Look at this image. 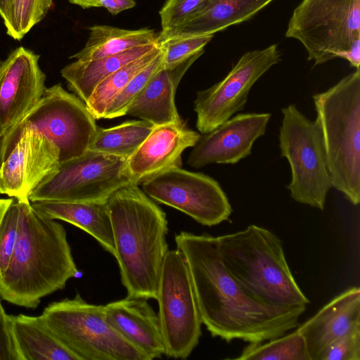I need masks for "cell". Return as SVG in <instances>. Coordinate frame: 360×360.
Returning a JSON list of instances; mask_svg holds the SVG:
<instances>
[{
  "mask_svg": "<svg viewBox=\"0 0 360 360\" xmlns=\"http://www.w3.org/2000/svg\"><path fill=\"white\" fill-rule=\"evenodd\" d=\"M174 239L188 269L202 323L212 336L227 342H260L300 325L307 305L275 306L247 293L225 267L217 237L181 231Z\"/></svg>",
  "mask_w": 360,
  "mask_h": 360,
  "instance_id": "6da1fadb",
  "label": "cell"
},
{
  "mask_svg": "<svg viewBox=\"0 0 360 360\" xmlns=\"http://www.w3.org/2000/svg\"><path fill=\"white\" fill-rule=\"evenodd\" d=\"M18 200V238L0 278V297L13 304L35 309L41 298L64 288L78 269L63 226L37 211L29 200Z\"/></svg>",
  "mask_w": 360,
  "mask_h": 360,
  "instance_id": "7a4b0ae2",
  "label": "cell"
},
{
  "mask_svg": "<svg viewBox=\"0 0 360 360\" xmlns=\"http://www.w3.org/2000/svg\"><path fill=\"white\" fill-rule=\"evenodd\" d=\"M105 203L111 219L114 257L127 297L156 300L169 250L166 214L133 183L115 191Z\"/></svg>",
  "mask_w": 360,
  "mask_h": 360,
  "instance_id": "3957f363",
  "label": "cell"
},
{
  "mask_svg": "<svg viewBox=\"0 0 360 360\" xmlns=\"http://www.w3.org/2000/svg\"><path fill=\"white\" fill-rule=\"evenodd\" d=\"M217 238L225 267L247 293L275 306L310 302L291 272L282 241L273 232L250 224Z\"/></svg>",
  "mask_w": 360,
  "mask_h": 360,
  "instance_id": "277c9868",
  "label": "cell"
},
{
  "mask_svg": "<svg viewBox=\"0 0 360 360\" xmlns=\"http://www.w3.org/2000/svg\"><path fill=\"white\" fill-rule=\"evenodd\" d=\"M332 187L360 202V70L312 96Z\"/></svg>",
  "mask_w": 360,
  "mask_h": 360,
  "instance_id": "5b68a950",
  "label": "cell"
},
{
  "mask_svg": "<svg viewBox=\"0 0 360 360\" xmlns=\"http://www.w3.org/2000/svg\"><path fill=\"white\" fill-rule=\"evenodd\" d=\"M285 37L299 41L314 65L335 58L360 65V0H302Z\"/></svg>",
  "mask_w": 360,
  "mask_h": 360,
  "instance_id": "8992f818",
  "label": "cell"
},
{
  "mask_svg": "<svg viewBox=\"0 0 360 360\" xmlns=\"http://www.w3.org/2000/svg\"><path fill=\"white\" fill-rule=\"evenodd\" d=\"M103 307L87 302L77 293L51 302L41 315L79 360H148L106 321Z\"/></svg>",
  "mask_w": 360,
  "mask_h": 360,
  "instance_id": "52a82bcc",
  "label": "cell"
},
{
  "mask_svg": "<svg viewBox=\"0 0 360 360\" xmlns=\"http://www.w3.org/2000/svg\"><path fill=\"white\" fill-rule=\"evenodd\" d=\"M281 112L279 148L291 171V180L286 188L295 201L323 210L332 184L320 126L295 104L283 108Z\"/></svg>",
  "mask_w": 360,
  "mask_h": 360,
  "instance_id": "ba28073f",
  "label": "cell"
},
{
  "mask_svg": "<svg viewBox=\"0 0 360 360\" xmlns=\"http://www.w3.org/2000/svg\"><path fill=\"white\" fill-rule=\"evenodd\" d=\"M156 300L165 355L188 358L198 345L202 323L187 264L177 249L166 254Z\"/></svg>",
  "mask_w": 360,
  "mask_h": 360,
  "instance_id": "9c48e42d",
  "label": "cell"
},
{
  "mask_svg": "<svg viewBox=\"0 0 360 360\" xmlns=\"http://www.w3.org/2000/svg\"><path fill=\"white\" fill-rule=\"evenodd\" d=\"M127 162L126 158L87 150L78 158L60 162L28 199L105 202L115 191L133 183Z\"/></svg>",
  "mask_w": 360,
  "mask_h": 360,
  "instance_id": "30bf717a",
  "label": "cell"
},
{
  "mask_svg": "<svg viewBox=\"0 0 360 360\" xmlns=\"http://www.w3.org/2000/svg\"><path fill=\"white\" fill-rule=\"evenodd\" d=\"M95 120L83 101L57 84L45 89L37 105L6 136L33 128L58 147L63 162L88 150L97 129Z\"/></svg>",
  "mask_w": 360,
  "mask_h": 360,
  "instance_id": "8fae6325",
  "label": "cell"
},
{
  "mask_svg": "<svg viewBox=\"0 0 360 360\" xmlns=\"http://www.w3.org/2000/svg\"><path fill=\"white\" fill-rule=\"evenodd\" d=\"M141 187L150 198L182 212L203 226L217 225L232 213L219 184L202 173L170 168L142 181Z\"/></svg>",
  "mask_w": 360,
  "mask_h": 360,
  "instance_id": "7c38bea8",
  "label": "cell"
},
{
  "mask_svg": "<svg viewBox=\"0 0 360 360\" xmlns=\"http://www.w3.org/2000/svg\"><path fill=\"white\" fill-rule=\"evenodd\" d=\"M280 61L276 44L248 51L222 80L198 91L194 101L198 130L201 134L210 132L243 110L253 85Z\"/></svg>",
  "mask_w": 360,
  "mask_h": 360,
  "instance_id": "4fadbf2b",
  "label": "cell"
},
{
  "mask_svg": "<svg viewBox=\"0 0 360 360\" xmlns=\"http://www.w3.org/2000/svg\"><path fill=\"white\" fill-rule=\"evenodd\" d=\"M0 194L29 200L32 191L60 165L58 147L39 131L25 127L1 141Z\"/></svg>",
  "mask_w": 360,
  "mask_h": 360,
  "instance_id": "5bb4252c",
  "label": "cell"
},
{
  "mask_svg": "<svg viewBox=\"0 0 360 360\" xmlns=\"http://www.w3.org/2000/svg\"><path fill=\"white\" fill-rule=\"evenodd\" d=\"M39 56L20 46L0 63V136L10 133L37 105L45 91L46 75Z\"/></svg>",
  "mask_w": 360,
  "mask_h": 360,
  "instance_id": "9a60e30c",
  "label": "cell"
},
{
  "mask_svg": "<svg viewBox=\"0 0 360 360\" xmlns=\"http://www.w3.org/2000/svg\"><path fill=\"white\" fill-rule=\"evenodd\" d=\"M271 113L238 114L200 135L187 164L199 169L210 164L238 162L252 153L255 141L265 134Z\"/></svg>",
  "mask_w": 360,
  "mask_h": 360,
  "instance_id": "2e32d148",
  "label": "cell"
},
{
  "mask_svg": "<svg viewBox=\"0 0 360 360\" xmlns=\"http://www.w3.org/2000/svg\"><path fill=\"white\" fill-rule=\"evenodd\" d=\"M200 136L182 120L155 125L138 149L127 158V170L132 182L139 184L168 169L181 167L183 152L193 147Z\"/></svg>",
  "mask_w": 360,
  "mask_h": 360,
  "instance_id": "e0dca14e",
  "label": "cell"
},
{
  "mask_svg": "<svg viewBox=\"0 0 360 360\" xmlns=\"http://www.w3.org/2000/svg\"><path fill=\"white\" fill-rule=\"evenodd\" d=\"M360 328V288H349L336 295L297 328L304 336L311 360L333 342Z\"/></svg>",
  "mask_w": 360,
  "mask_h": 360,
  "instance_id": "ac0fdd59",
  "label": "cell"
},
{
  "mask_svg": "<svg viewBox=\"0 0 360 360\" xmlns=\"http://www.w3.org/2000/svg\"><path fill=\"white\" fill-rule=\"evenodd\" d=\"M106 321L148 360L165 355L158 314L142 298L127 297L104 305Z\"/></svg>",
  "mask_w": 360,
  "mask_h": 360,
  "instance_id": "d6986e66",
  "label": "cell"
},
{
  "mask_svg": "<svg viewBox=\"0 0 360 360\" xmlns=\"http://www.w3.org/2000/svg\"><path fill=\"white\" fill-rule=\"evenodd\" d=\"M203 53L198 52L172 67H162L131 103L126 115L154 126L180 122L174 103L176 90L186 72Z\"/></svg>",
  "mask_w": 360,
  "mask_h": 360,
  "instance_id": "ffe728a7",
  "label": "cell"
},
{
  "mask_svg": "<svg viewBox=\"0 0 360 360\" xmlns=\"http://www.w3.org/2000/svg\"><path fill=\"white\" fill-rule=\"evenodd\" d=\"M274 0H205L202 7L182 24L158 34V42L172 37L214 35L253 17Z\"/></svg>",
  "mask_w": 360,
  "mask_h": 360,
  "instance_id": "44dd1931",
  "label": "cell"
},
{
  "mask_svg": "<svg viewBox=\"0 0 360 360\" xmlns=\"http://www.w3.org/2000/svg\"><path fill=\"white\" fill-rule=\"evenodd\" d=\"M30 202L44 216L66 221L81 229L115 256L111 219L105 202L38 200Z\"/></svg>",
  "mask_w": 360,
  "mask_h": 360,
  "instance_id": "7402d4cb",
  "label": "cell"
},
{
  "mask_svg": "<svg viewBox=\"0 0 360 360\" xmlns=\"http://www.w3.org/2000/svg\"><path fill=\"white\" fill-rule=\"evenodd\" d=\"M20 360H79L51 331L41 315H11Z\"/></svg>",
  "mask_w": 360,
  "mask_h": 360,
  "instance_id": "603a6c76",
  "label": "cell"
},
{
  "mask_svg": "<svg viewBox=\"0 0 360 360\" xmlns=\"http://www.w3.org/2000/svg\"><path fill=\"white\" fill-rule=\"evenodd\" d=\"M158 46V43L150 44L94 60H75L61 70V75L66 80L68 89L85 103L104 78Z\"/></svg>",
  "mask_w": 360,
  "mask_h": 360,
  "instance_id": "cb8c5ba5",
  "label": "cell"
},
{
  "mask_svg": "<svg viewBox=\"0 0 360 360\" xmlns=\"http://www.w3.org/2000/svg\"><path fill=\"white\" fill-rule=\"evenodd\" d=\"M89 36L83 47L70 56L86 61L117 54L130 49L158 43L154 30H126L110 25H94L89 28Z\"/></svg>",
  "mask_w": 360,
  "mask_h": 360,
  "instance_id": "d4e9b609",
  "label": "cell"
},
{
  "mask_svg": "<svg viewBox=\"0 0 360 360\" xmlns=\"http://www.w3.org/2000/svg\"><path fill=\"white\" fill-rule=\"evenodd\" d=\"M154 125L145 120H131L96 131L88 150L129 158L149 135Z\"/></svg>",
  "mask_w": 360,
  "mask_h": 360,
  "instance_id": "484cf974",
  "label": "cell"
},
{
  "mask_svg": "<svg viewBox=\"0 0 360 360\" xmlns=\"http://www.w3.org/2000/svg\"><path fill=\"white\" fill-rule=\"evenodd\" d=\"M161 51L159 45L151 52L109 75L96 86L85 102L87 109L96 120L103 117L107 107L113 98L135 75L148 65Z\"/></svg>",
  "mask_w": 360,
  "mask_h": 360,
  "instance_id": "4316f807",
  "label": "cell"
},
{
  "mask_svg": "<svg viewBox=\"0 0 360 360\" xmlns=\"http://www.w3.org/2000/svg\"><path fill=\"white\" fill-rule=\"evenodd\" d=\"M249 343L237 360H311L304 336L297 328L287 335Z\"/></svg>",
  "mask_w": 360,
  "mask_h": 360,
  "instance_id": "83f0119b",
  "label": "cell"
},
{
  "mask_svg": "<svg viewBox=\"0 0 360 360\" xmlns=\"http://www.w3.org/2000/svg\"><path fill=\"white\" fill-rule=\"evenodd\" d=\"M53 6V0H8L2 18L6 34L20 40L46 16Z\"/></svg>",
  "mask_w": 360,
  "mask_h": 360,
  "instance_id": "f1b7e54d",
  "label": "cell"
},
{
  "mask_svg": "<svg viewBox=\"0 0 360 360\" xmlns=\"http://www.w3.org/2000/svg\"><path fill=\"white\" fill-rule=\"evenodd\" d=\"M162 49V48H161ZM164 52H161L143 70L135 75L107 107L103 118L124 116L131 103L141 94L153 75L163 67Z\"/></svg>",
  "mask_w": 360,
  "mask_h": 360,
  "instance_id": "f546056e",
  "label": "cell"
},
{
  "mask_svg": "<svg viewBox=\"0 0 360 360\" xmlns=\"http://www.w3.org/2000/svg\"><path fill=\"white\" fill-rule=\"evenodd\" d=\"M213 36L172 37L158 42L164 52L163 67H172L198 52L204 51L205 46Z\"/></svg>",
  "mask_w": 360,
  "mask_h": 360,
  "instance_id": "4dcf8cb0",
  "label": "cell"
},
{
  "mask_svg": "<svg viewBox=\"0 0 360 360\" xmlns=\"http://www.w3.org/2000/svg\"><path fill=\"white\" fill-rule=\"evenodd\" d=\"M19 200L13 198L0 226V278L8 268L18 233Z\"/></svg>",
  "mask_w": 360,
  "mask_h": 360,
  "instance_id": "1f68e13d",
  "label": "cell"
},
{
  "mask_svg": "<svg viewBox=\"0 0 360 360\" xmlns=\"http://www.w3.org/2000/svg\"><path fill=\"white\" fill-rule=\"evenodd\" d=\"M205 0H167L159 14L164 34L182 24L194 15L203 5Z\"/></svg>",
  "mask_w": 360,
  "mask_h": 360,
  "instance_id": "d6a6232c",
  "label": "cell"
},
{
  "mask_svg": "<svg viewBox=\"0 0 360 360\" xmlns=\"http://www.w3.org/2000/svg\"><path fill=\"white\" fill-rule=\"evenodd\" d=\"M318 360H360V328L330 344Z\"/></svg>",
  "mask_w": 360,
  "mask_h": 360,
  "instance_id": "836d02e7",
  "label": "cell"
},
{
  "mask_svg": "<svg viewBox=\"0 0 360 360\" xmlns=\"http://www.w3.org/2000/svg\"><path fill=\"white\" fill-rule=\"evenodd\" d=\"M0 360H20L13 336L11 318L0 298Z\"/></svg>",
  "mask_w": 360,
  "mask_h": 360,
  "instance_id": "e575fe53",
  "label": "cell"
},
{
  "mask_svg": "<svg viewBox=\"0 0 360 360\" xmlns=\"http://www.w3.org/2000/svg\"><path fill=\"white\" fill-rule=\"evenodd\" d=\"M70 3L77 5L83 8L103 7L113 15L127 9L134 8L136 2L134 0H68Z\"/></svg>",
  "mask_w": 360,
  "mask_h": 360,
  "instance_id": "d590c367",
  "label": "cell"
},
{
  "mask_svg": "<svg viewBox=\"0 0 360 360\" xmlns=\"http://www.w3.org/2000/svg\"><path fill=\"white\" fill-rule=\"evenodd\" d=\"M13 200V198H0V226L3 220L4 216Z\"/></svg>",
  "mask_w": 360,
  "mask_h": 360,
  "instance_id": "8d00e7d4",
  "label": "cell"
},
{
  "mask_svg": "<svg viewBox=\"0 0 360 360\" xmlns=\"http://www.w3.org/2000/svg\"><path fill=\"white\" fill-rule=\"evenodd\" d=\"M8 0H0V16L1 18L4 17Z\"/></svg>",
  "mask_w": 360,
  "mask_h": 360,
  "instance_id": "74e56055",
  "label": "cell"
},
{
  "mask_svg": "<svg viewBox=\"0 0 360 360\" xmlns=\"http://www.w3.org/2000/svg\"><path fill=\"white\" fill-rule=\"evenodd\" d=\"M1 137L0 136V168H1Z\"/></svg>",
  "mask_w": 360,
  "mask_h": 360,
  "instance_id": "f35d334b",
  "label": "cell"
}]
</instances>
